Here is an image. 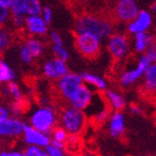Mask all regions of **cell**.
I'll return each instance as SVG.
<instances>
[{
    "label": "cell",
    "instance_id": "1",
    "mask_svg": "<svg viewBox=\"0 0 156 156\" xmlns=\"http://www.w3.org/2000/svg\"><path fill=\"white\" fill-rule=\"evenodd\" d=\"M112 23L101 11H83L76 13L74 31L78 34H91L101 39L112 33Z\"/></svg>",
    "mask_w": 156,
    "mask_h": 156
},
{
    "label": "cell",
    "instance_id": "2",
    "mask_svg": "<svg viewBox=\"0 0 156 156\" xmlns=\"http://www.w3.org/2000/svg\"><path fill=\"white\" fill-rule=\"evenodd\" d=\"M59 124L70 135H79L87 124V115L83 109L69 106L62 109L59 115Z\"/></svg>",
    "mask_w": 156,
    "mask_h": 156
},
{
    "label": "cell",
    "instance_id": "3",
    "mask_svg": "<svg viewBox=\"0 0 156 156\" xmlns=\"http://www.w3.org/2000/svg\"><path fill=\"white\" fill-rule=\"evenodd\" d=\"M28 120H29V125L34 126L40 132L50 135L54 128L57 127L59 118L56 114V111L52 107L41 106L31 112Z\"/></svg>",
    "mask_w": 156,
    "mask_h": 156
},
{
    "label": "cell",
    "instance_id": "4",
    "mask_svg": "<svg viewBox=\"0 0 156 156\" xmlns=\"http://www.w3.org/2000/svg\"><path fill=\"white\" fill-rule=\"evenodd\" d=\"M75 48L80 56L89 60H95L101 55L99 38L91 34H78L73 31Z\"/></svg>",
    "mask_w": 156,
    "mask_h": 156
},
{
    "label": "cell",
    "instance_id": "5",
    "mask_svg": "<svg viewBox=\"0 0 156 156\" xmlns=\"http://www.w3.org/2000/svg\"><path fill=\"white\" fill-rule=\"evenodd\" d=\"M103 12L112 23L116 21H130L137 16V7L134 0H119L118 2L111 9L106 6Z\"/></svg>",
    "mask_w": 156,
    "mask_h": 156
},
{
    "label": "cell",
    "instance_id": "6",
    "mask_svg": "<svg viewBox=\"0 0 156 156\" xmlns=\"http://www.w3.org/2000/svg\"><path fill=\"white\" fill-rule=\"evenodd\" d=\"M57 83V89L62 98L66 101H69L70 97L75 94V91L81 84H84V79L81 75H77L74 73H68L67 75L58 79Z\"/></svg>",
    "mask_w": 156,
    "mask_h": 156
},
{
    "label": "cell",
    "instance_id": "7",
    "mask_svg": "<svg viewBox=\"0 0 156 156\" xmlns=\"http://www.w3.org/2000/svg\"><path fill=\"white\" fill-rule=\"evenodd\" d=\"M25 123L17 116H10L6 119H0V136L2 138L15 140L23 136Z\"/></svg>",
    "mask_w": 156,
    "mask_h": 156
},
{
    "label": "cell",
    "instance_id": "8",
    "mask_svg": "<svg viewBox=\"0 0 156 156\" xmlns=\"http://www.w3.org/2000/svg\"><path fill=\"white\" fill-rule=\"evenodd\" d=\"M23 140L27 146H40L46 147L51 143V137L49 134L40 132L29 124H25V129L23 134Z\"/></svg>",
    "mask_w": 156,
    "mask_h": 156
},
{
    "label": "cell",
    "instance_id": "9",
    "mask_svg": "<svg viewBox=\"0 0 156 156\" xmlns=\"http://www.w3.org/2000/svg\"><path fill=\"white\" fill-rule=\"evenodd\" d=\"M151 60L148 59L146 55L142 56L137 62V65L135 68L124 72L120 76V84L123 86H130L133 85L136 80H138L143 75H145L146 70L148 69V67L151 66Z\"/></svg>",
    "mask_w": 156,
    "mask_h": 156
},
{
    "label": "cell",
    "instance_id": "10",
    "mask_svg": "<svg viewBox=\"0 0 156 156\" xmlns=\"http://www.w3.org/2000/svg\"><path fill=\"white\" fill-rule=\"evenodd\" d=\"M68 73V67L66 65L65 60L57 58V57L55 59L48 60L44 65V75L48 79L58 80L65 75H67Z\"/></svg>",
    "mask_w": 156,
    "mask_h": 156
},
{
    "label": "cell",
    "instance_id": "11",
    "mask_svg": "<svg viewBox=\"0 0 156 156\" xmlns=\"http://www.w3.org/2000/svg\"><path fill=\"white\" fill-rule=\"evenodd\" d=\"M10 10L15 16H23V13L39 15L41 7L38 0H12Z\"/></svg>",
    "mask_w": 156,
    "mask_h": 156
},
{
    "label": "cell",
    "instance_id": "12",
    "mask_svg": "<svg viewBox=\"0 0 156 156\" xmlns=\"http://www.w3.org/2000/svg\"><path fill=\"white\" fill-rule=\"evenodd\" d=\"M93 91L86 86L85 84H81L78 89L75 91V94L73 95L70 99L68 101L69 105L73 107H76L78 109H83L85 111L86 108L89 106L93 99Z\"/></svg>",
    "mask_w": 156,
    "mask_h": 156
},
{
    "label": "cell",
    "instance_id": "13",
    "mask_svg": "<svg viewBox=\"0 0 156 156\" xmlns=\"http://www.w3.org/2000/svg\"><path fill=\"white\" fill-rule=\"evenodd\" d=\"M127 37L122 34L112 35L108 41V50L115 60H119L127 51Z\"/></svg>",
    "mask_w": 156,
    "mask_h": 156
},
{
    "label": "cell",
    "instance_id": "14",
    "mask_svg": "<svg viewBox=\"0 0 156 156\" xmlns=\"http://www.w3.org/2000/svg\"><path fill=\"white\" fill-rule=\"evenodd\" d=\"M108 123V133L114 138H119L123 136L126 129L125 124V116L123 112H113L107 120Z\"/></svg>",
    "mask_w": 156,
    "mask_h": 156
},
{
    "label": "cell",
    "instance_id": "15",
    "mask_svg": "<svg viewBox=\"0 0 156 156\" xmlns=\"http://www.w3.org/2000/svg\"><path fill=\"white\" fill-rule=\"evenodd\" d=\"M105 98H106V101H107L108 105L113 112H122L126 107L125 98L123 97V95L117 93V91L108 89L105 91Z\"/></svg>",
    "mask_w": 156,
    "mask_h": 156
},
{
    "label": "cell",
    "instance_id": "16",
    "mask_svg": "<svg viewBox=\"0 0 156 156\" xmlns=\"http://www.w3.org/2000/svg\"><path fill=\"white\" fill-rule=\"evenodd\" d=\"M144 76H145L143 84L144 91L148 95L156 96V62H153V65L151 64Z\"/></svg>",
    "mask_w": 156,
    "mask_h": 156
},
{
    "label": "cell",
    "instance_id": "17",
    "mask_svg": "<svg viewBox=\"0 0 156 156\" xmlns=\"http://www.w3.org/2000/svg\"><path fill=\"white\" fill-rule=\"evenodd\" d=\"M27 29L30 34H37V35H44L47 31L46 21L41 19L37 15H30L26 18Z\"/></svg>",
    "mask_w": 156,
    "mask_h": 156
},
{
    "label": "cell",
    "instance_id": "18",
    "mask_svg": "<svg viewBox=\"0 0 156 156\" xmlns=\"http://www.w3.org/2000/svg\"><path fill=\"white\" fill-rule=\"evenodd\" d=\"M151 25V16L150 13L146 11H140L138 17H137L135 21L132 23L128 26V31L129 33H142L144 30H146Z\"/></svg>",
    "mask_w": 156,
    "mask_h": 156
},
{
    "label": "cell",
    "instance_id": "19",
    "mask_svg": "<svg viewBox=\"0 0 156 156\" xmlns=\"http://www.w3.org/2000/svg\"><path fill=\"white\" fill-rule=\"evenodd\" d=\"M69 136H70V134H69L62 126L55 127L54 130L51 132V134H50L51 144H54V145H56V146H58V147L65 148L67 143H68Z\"/></svg>",
    "mask_w": 156,
    "mask_h": 156
},
{
    "label": "cell",
    "instance_id": "20",
    "mask_svg": "<svg viewBox=\"0 0 156 156\" xmlns=\"http://www.w3.org/2000/svg\"><path fill=\"white\" fill-rule=\"evenodd\" d=\"M81 77L84 79V81L86 84L88 85H91V86H94L98 89V90H105L106 89V81L101 78L99 76H96L94 74H89V73H83L81 74Z\"/></svg>",
    "mask_w": 156,
    "mask_h": 156
},
{
    "label": "cell",
    "instance_id": "21",
    "mask_svg": "<svg viewBox=\"0 0 156 156\" xmlns=\"http://www.w3.org/2000/svg\"><path fill=\"white\" fill-rule=\"evenodd\" d=\"M5 94H7L8 96L12 98V101H17V103H23V93L20 90L19 86L13 83H7V86L5 87Z\"/></svg>",
    "mask_w": 156,
    "mask_h": 156
},
{
    "label": "cell",
    "instance_id": "22",
    "mask_svg": "<svg viewBox=\"0 0 156 156\" xmlns=\"http://www.w3.org/2000/svg\"><path fill=\"white\" fill-rule=\"evenodd\" d=\"M15 79V73L6 62H0V81L1 83H10Z\"/></svg>",
    "mask_w": 156,
    "mask_h": 156
},
{
    "label": "cell",
    "instance_id": "23",
    "mask_svg": "<svg viewBox=\"0 0 156 156\" xmlns=\"http://www.w3.org/2000/svg\"><path fill=\"white\" fill-rule=\"evenodd\" d=\"M153 38L148 35H146L145 33H137L136 35V50L137 51H144L146 47L151 45Z\"/></svg>",
    "mask_w": 156,
    "mask_h": 156
},
{
    "label": "cell",
    "instance_id": "24",
    "mask_svg": "<svg viewBox=\"0 0 156 156\" xmlns=\"http://www.w3.org/2000/svg\"><path fill=\"white\" fill-rule=\"evenodd\" d=\"M26 45L28 46L30 52L33 54L34 58L39 57V56L41 55L42 50H44V46H42V44L40 41L35 40V39H30V40H28L26 42Z\"/></svg>",
    "mask_w": 156,
    "mask_h": 156
},
{
    "label": "cell",
    "instance_id": "25",
    "mask_svg": "<svg viewBox=\"0 0 156 156\" xmlns=\"http://www.w3.org/2000/svg\"><path fill=\"white\" fill-rule=\"evenodd\" d=\"M25 153L27 156H49L48 152L45 147L40 146H27L25 150Z\"/></svg>",
    "mask_w": 156,
    "mask_h": 156
},
{
    "label": "cell",
    "instance_id": "26",
    "mask_svg": "<svg viewBox=\"0 0 156 156\" xmlns=\"http://www.w3.org/2000/svg\"><path fill=\"white\" fill-rule=\"evenodd\" d=\"M46 151L48 152L49 156H68V153L62 147H58L54 144H49L48 146L45 147Z\"/></svg>",
    "mask_w": 156,
    "mask_h": 156
},
{
    "label": "cell",
    "instance_id": "27",
    "mask_svg": "<svg viewBox=\"0 0 156 156\" xmlns=\"http://www.w3.org/2000/svg\"><path fill=\"white\" fill-rule=\"evenodd\" d=\"M20 58L23 60V62H26V64H30V62H33L34 59V56L33 54L30 52L29 48H28V46L25 44V45L21 47L20 49Z\"/></svg>",
    "mask_w": 156,
    "mask_h": 156
},
{
    "label": "cell",
    "instance_id": "28",
    "mask_svg": "<svg viewBox=\"0 0 156 156\" xmlns=\"http://www.w3.org/2000/svg\"><path fill=\"white\" fill-rule=\"evenodd\" d=\"M52 51H54V54H55V56L57 58H60V59H62V60H67V59H68V52L62 48V46L54 45Z\"/></svg>",
    "mask_w": 156,
    "mask_h": 156
},
{
    "label": "cell",
    "instance_id": "29",
    "mask_svg": "<svg viewBox=\"0 0 156 156\" xmlns=\"http://www.w3.org/2000/svg\"><path fill=\"white\" fill-rule=\"evenodd\" d=\"M146 56L151 60V62H156V38H153L151 45L148 46Z\"/></svg>",
    "mask_w": 156,
    "mask_h": 156
},
{
    "label": "cell",
    "instance_id": "30",
    "mask_svg": "<svg viewBox=\"0 0 156 156\" xmlns=\"http://www.w3.org/2000/svg\"><path fill=\"white\" fill-rule=\"evenodd\" d=\"M10 40H11L10 34L8 31H6V30H1V35H0V47H1V50L7 48Z\"/></svg>",
    "mask_w": 156,
    "mask_h": 156
},
{
    "label": "cell",
    "instance_id": "31",
    "mask_svg": "<svg viewBox=\"0 0 156 156\" xmlns=\"http://www.w3.org/2000/svg\"><path fill=\"white\" fill-rule=\"evenodd\" d=\"M0 156H27L25 152L20 151H2L0 153Z\"/></svg>",
    "mask_w": 156,
    "mask_h": 156
},
{
    "label": "cell",
    "instance_id": "32",
    "mask_svg": "<svg viewBox=\"0 0 156 156\" xmlns=\"http://www.w3.org/2000/svg\"><path fill=\"white\" fill-rule=\"evenodd\" d=\"M10 109L6 106H1L0 107V119H6L8 117H10Z\"/></svg>",
    "mask_w": 156,
    "mask_h": 156
},
{
    "label": "cell",
    "instance_id": "33",
    "mask_svg": "<svg viewBox=\"0 0 156 156\" xmlns=\"http://www.w3.org/2000/svg\"><path fill=\"white\" fill-rule=\"evenodd\" d=\"M42 13H44V20L46 21V23H50V20H51V10H50V8L45 7L42 10Z\"/></svg>",
    "mask_w": 156,
    "mask_h": 156
},
{
    "label": "cell",
    "instance_id": "34",
    "mask_svg": "<svg viewBox=\"0 0 156 156\" xmlns=\"http://www.w3.org/2000/svg\"><path fill=\"white\" fill-rule=\"evenodd\" d=\"M129 112L134 115H142V114H143L142 108H140L138 105H135V104H132L129 106Z\"/></svg>",
    "mask_w": 156,
    "mask_h": 156
},
{
    "label": "cell",
    "instance_id": "35",
    "mask_svg": "<svg viewBox=\"0 0 156 156\" xmlns=\"http://www.w3.org/2000/svg\"><path fill=\"white\" fill-rule=\"evenodd\" d=\"M51 39H52V41H54L55 45L62 46V39H60V37H59V35L57 33H51Z\"/></svg>",
    "mask_w": 156,
    "mask_h": 156
},
{
    "label": "cell",
    "instance_id": "36",
    "mask_svg": "<svg viewBox=\"0 0 156 156\" xmlns=\"http://www.w3.org/2000/svg\"><path fill=\"white\" fill-rule=\"evenodd\" d=\"M11 3H12V0H0L1 8H9L11 7Z\"/></svg>",
    "mask_w": 156,
    "mask_h": 156
},
{
    "label": "cell",
    "instance_id": "37",
    "mask_svg": "<svg viewBox=\"0 0 156 156\" xmlns=\"http://www.w3.org/2000/svg\"><path fill=\"white\" fill-rule=\"evenodd\" d=\"M7 16H8V11H7V8H1V17H0V21L3 23L6 20Z\"/></svg>",
    "mask_w": 156,
    "mask_h": 156
},
{
    "label": "cell",
    "instance_id": "38",
    "mask_svg": "<svg viewBox=\"0 0 156 156\" xmlns=\"http://www.w3.org/2000/svg\"><path fill=\"white\" fill-rule=\"evenodd\" d=\"M152 8H153V10H156V2L154 3L153 6H152Z\"/></svg>",
    "mask_w": 156,
    "mask_h": 156
}]
</instances>
